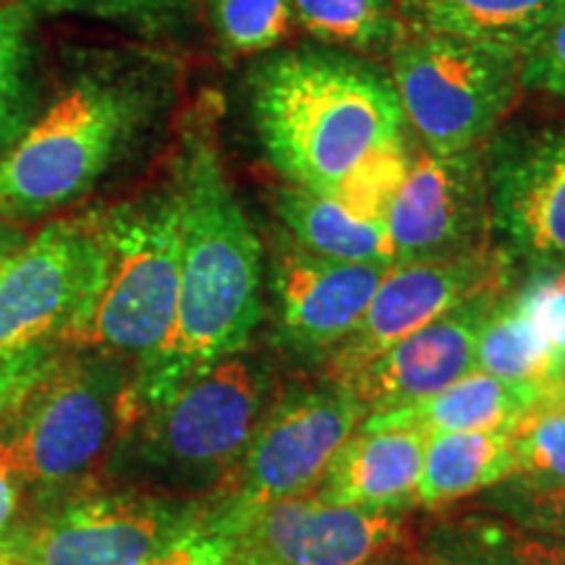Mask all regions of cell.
<instances>
[{
    "label": "cell",
    "instance_id": "obj_1",
    "mask_svg": "<svg viewBox=\"0 0 565 565\" xmlns=\"http://www.w3.org/2000/svg\"><path fill=\"white\" fill-rule=\"evenodd\" d=\"M210 118L194 116L171 160L181 228V286L173 333L134 372L129 416L162 404L217 359L249 349L263 320V246L225 175Z\"/></svg>",
    "mask_w": 565,
    "mask_h": 565
},
{
    "label": "cell",
    "instance_id": "obj_2",
    "mask_svg": "<svg viewBox=\"0 0 565 565\" xmlns=\"http://www.w3.org/2000/svg\"><path fill=\"white\" fill-rule=\"evenodd\" d=\"M175 95L168 58L84 51L0 158V223L24 225L82 202L162 124Z\"/></svg>",
    "mask_w": 565,
    "mask_h": 565
},
{
    "label": "cell",
    "instance_id": "obj_3",
    "mask_svg": "<svg viewBox=\"0 0 565 565\" xmlns=\"http://www.w3.org/2000/svg\"><path fill=\"white\" fill-rule=\"evenodd\" d=\"M252 113L275 171L315 194H333L359 166L404 141L393 82L341 53L265 61L252 74Z\"/></svg>",
    "mask_w": 565,
    "mask_h": 565
},
{
    "label": "cell",
    "instance_id": "obj_4",
    "mask_svg": "<svg viewBox=\"0 0 565 565\" xmlns=\"http://www.w3.org/2000/svg\"><path fill=\"white\" fill-rule=\"evenodd\" d=\"M273 370L238 351L189 377L171 398L124 422L103 479L202 500L223 484L273 404Z\"/></svg>",
    "mask_w": 565,
    "mask_h": 565
},
{
    "label": "cell",
    "instance_id": "obj_5",
    "mask_svg": "<svg viewBox=\"0 0 565 565\" xmlns=\"http://www.w3.org/2000/svg\"><path fill=\"white\" fill-rule=\"evenodd\" d=\"M134 366L100 351L63 349L0 416L19 482L34 508L100 487L129 416Z\"/></svg>",
    "mask_w": 565,
    "mask_h": 565
},
{
    "label": "cell",
    "instance_id": "obj_6",
    "mask_svg": "<svg viewBox=\"0 0 565 565\" xmlns=\"http://www.w3.org/2000/svg\"><path fill=\"white\" fill-rule=\"evenodd\" d=\"M105 273L71 349L150 366L173 333L181 286V228L171 186L100 210Z\"/></svg>",
    "mask_w": 565,
    "mask_h": 565
},
{
    "label": "cell",
    "instance_id": "obj_7",
    "mask_svg": "<svg viewBox=\"0 0 565 565\" xmlns=\"http://www.w3.org/2000/svg\"><path fill=\"white\" fill-rule=\"evenodd\" d=\"M202 519L194 498L89 487L19 519L0 553L21 565H147L202 532Z\"/></svg>",
    "mask_w": 565,
    "mask_h": 565
},
{
    "label": "cell",
    "instance_id": "obj_8",
    "mask_svg": "<svg viewBox=\"0 0 565 565\" xmlns=\"http://www.w3.org/2000/svg\"><path fill=\"white\" fill-rule=\"evenodd\" d=\"M366 408L338 385L294 387L275 398L244 456L204 503L202 532L228 536L259 508L320 487Z\"/></svg>",
    "mask_w": 565,
    "mask_h": 565
},
{
    "label": "cell",
    "instance_id": "obj_9",
    "mask_svg": "<svg viewBox=\"0 0 565 565\" xmlns=\"http://www.w3.org/2000/svg\"><path fill=\"white\" fill-rule=\"evenodd\" d=\"M393 87L427 152L479 150L521 87V55L445 34L404 32L393 45Z\"/></svg>",
    "mask_w": 565,
    "mask_h": 565
},
{
    "label": "cell",
    "instance_id": "obj_10",
    "mask_svg": "<svg viewBox=\"0 0 565 565\" xmlns=\"http://www.w3.org/2000/svg\"><path fill=\"white\" fill-rule=\"evenodd\" d=\"M105 273L100 210L55 217L0 270V362L40 345H71Z\"/></svg>",
    "mask_w": 565,
    "mask_h": 565
},
{
    "label": "cell",
    "instance_id": "obj_11",
    "mask_svg": "<svg viewBox=\"0 0 565 565\" xmlns=\"http://www.w3.org/2000/svg\"><path fill=\"white\" fill-rule=\"evenodd\" d=\"M511 288V254L479 249L433 263L391 265L362 322L328 353L324 383L341 385L406 335L454 312L466 301Z\"/></svg>",
    "mask_w": 565,
    "mask_h": 565
},
{
    "label": "cell",
    "instance_id": "obj_12",
    "mask_svg": "<svg viewBox=\"0 0 565 565\" xmlns=\"http://www.w3.org/2000/svg\"><path fill=\"white\" fill-rule=\"evenodd\" d=\"M246 565H385L412 547L404 513L303 492L259 508L228 534Z\"/></svg>",
    "mask_w": 565,
    "mask_h": 565
},
{
    "label": "cell",
    "instance_id": "obj_13",
    "mask_svg": "<svg viewBox=\"0 0 565 565\" xmlns=\"http://www.w3.org/2000/svg\"><path fill=\"white\" fill-rule=\"evenodd\" d=\"M393 265L433 263L490 246V175L479 150L424 152L387 210Z\"/></svg>",
    "mask_w": 565,
    "mask_h": 565
},
{
    "label": "cell",
    "instance_id": "obj_14",
    "mask_svg": "<svg viewBox=\"0 0 565 565\" xmlns=\"http://www.w3.org/2000/svg\"><path fill=\"white\" fill-rule=\"evenodd\" d=\"M492 228L534 270L565 265V129L500 141L487 166Z\"/></svg>",
    "mask_w": 565,
    "mask_h": 565
},
{
    "label": "cell",
    "instance_id": "obj_15",
    "mask_svg": "<svg viewBox=\"0 0 565 565\" xmlns=\"http://www.w3.org/2000/svg\"><path fill=\"white\" fill-rule=\"evenodd\" d=\"M500 296L505 294L479 296L437 317L404 341L393 343L338 387L353 393L366 414L433 398L466 374L477 372L479 328Z\"/></svg>",
    "mask_w": 565,
    "mask_h": 565
},
{
    "label": "cell",
    "instance_id": "obj_16",
    "mask_svg": "<svg viewBox=\"0 0 565 565\" xmlns=\"http://www.w3.org/2000/svg\"><path fill=\"white\" fill-rule=\"evenodd\" d=\"M387 265L338 263L303 249L275 259L282 341L301 353H330L362 322Z\"/></svg>",
    "mask_w": 565,
    "mask_h": 565
},
{
    "label": "cell",
    "instance_id": "obj_17",
    "mask_svg": "<svg viewBox=\"0 0 565 565\" xmlns=\"http://www.w3.org/2000/svg\"><path fill=\"white\" fill-rule=\"evenodd\" d=\"M427 435L416 429H362L333 456L315 487L330 503L404 513L416 505Z\"/></svg>",
    "mask_w": 565,
    "mask_h": 565
},
{
    "label": "cell",
    "instance_id": "obj_18",
    "mask_svg": "<svg viewBox=\"0 0 565 565\" xmlns=\"http://www.w3.org/2000/svg\"><path fill=\"white\" fill-rule=\"evenodd\" d=\"M540 398V385L471 372L445 391L387 412L366 414L362 429H416L422 435L511 429Z\"/></svg>",
    "mask_w": 565,
    "mask_h": 565
},
{
    "label": "cell",
    "instance_id": "obj_19",
    "mask_svg": "<svg viewBox=\"0 0 565 565\" xmlns=\"http://www.w3.org/2000/svg\"><path fill=\"white\" fill-rule=\"evenodd\" d=\"M565 0H401L406 32H429L524 53Z\"/></svg>",
    "mask_w": 565,
    "mask_h": 565
},
{
    "label": "cell",
    "instance_id": "obj_20",
    "mask_svg": "<svg viewBox=\"0 0 565 565\" xmlns=\"http://www.w3.org/2000/svg\"><path fill=\"white\" fill-rule=\"evenodd\" d=\"M275 210L303 252L338 263L393 265L387 225L356 217L333 194L286 186L278 192Z\"/></svg>",
    "mask_w": 565,
    "mask_h": 565
},
{
    "label": "cell",
    "instance_id": "obj_21",
    "mask_svg": "<svg viewBox=\"0 0 565 565\" xmlns=\"http://www.w3.org/2000/svg\"><path fill=\"white\" fill-rule=\"evenodd\" d=\"M424 557L443 565H565V540L526 532L477 508L437 521Z\"/></svg>",
    "mask_w": 565,
    "mask_h": 565
},
{
    "label": "cell",
    "instance_id": "obj_22",
    "mask_svg": "<svg viewBox=\"0 0 565 565\" xmlns=\"http://www.w3.org/2000/svg\"><path fill=\"white\" fill-rule=\"evenodd\" d=\"M513 477L508 429L429 435L416 505L443 508Z\"/></svg>",
    "mask_w": 565,
    "mask_h": 565
},
{
    "label": "cell",
    "instance_id": "obj_23",
    "mask_svg": "<svg viewBox=\"0 0 565 565\" xmlns=\"http://www.w3.org/2000/svg\"><path fill=\"white\" fill-rule=\"evenodd\" d=\"M563 353L536 330L515 294L500 296L477 335V370L513 383L545 385Z\"/></svg>",
    "mask_w": 565,
    "mask_h": 565
},
{
    "label": "cell",
    "instance_id": "obj_24",
    "mask_svg": "<svg viewBox=\"0 0 565 565\" xmlns=\"http://www.w3.org/2000/svg\"><path fill=\"white\" fill-rule=\"evenodd\" d=\"M40 108L34 13L21 0H0V158L17 145Z\"/></svg>",
    "mask_w": 565,
    "mask_h": 565
},
{
    "label": "cell",
    "instance_id": "obj_25",
    "mask_svg": "<svg viewBox=\"0 0 565 565\" xmlns=\"http://www.w3.org/2000/svg\"><path fill=\"white\" fill-rule=\"evenodd\" d=\"M296 24L353 53L387 51L404 38L401 0H288Z\"/></svg>",
    "mask_w": 565,
    "mask_h": 565
},
{
    "label": "cell",
    "instance_id": "obj_26",
    "mask_svg": "<svg viewBox=\"0 0 565 565\" xmlns=\"http://www.w3.org/2000/svg\"><path fill=\"white\" fill-rule=\"evenodd\" d=\"M34 17H92L147 38H175L196 19V0H21Z\"/></svg>",
    "mask_w": 565,
    "mask_h": 565
},
{
    "label": "cell",
    "instance_id": "obj_27",
    "mask_svg": "<svg viewBox=\"0 0 565 565\" xmlns=\"http://www.w3.org/2000/svg\"><path fill=\"white\" fill-rule=\"evenodd\" d=\"M513 477L534 482H565V404L540 395L536 404L508 429Z\"/></svg>",
    "mask_w": 565,
    "mask_h": 565
},
{
    "label": "cell",
    "instance_id": "obj_28",
    "mask_svg": "<svg viewBox=\"0 0 565 565\" xmlns=\"http://www.w3.org/2000/svg\"><path fill=\"white\" fill-rule=\"evenodd\" d=\"M294 21L288 0H212V24L231 55L273 51L291 38Z\"/></svg>",
    "mask_w": 565,
    "mask_h": 565
},
{
    "label": "cell",
    "instance_id": "obj_29",
    "mask_svg": "<svg viewBox=\"0 0 565 565\" xmlns=\"http://www.w3.org/2000/svg\"><path fill=\"white\" fill-rule=\"evenodd\" d=\"M479 511L500 515L526 532L565 540V482H534L526 477H508L490 487L477 503Z\"/></svg>",
    "mask_w": 565,
    "mask_h": 565
},
{
    "label": "cell",
    "instance_id": "obj_30",
    "mask_svg": "<svg viewBox=\"0 0 565 565\" xmlns=\"http://www.w3.org/2000/svg\"><path fill=\"white\" fill-rule=\"evenodd\" d=\"M521 87L565 100V3L521 53Z\"/></svg>",
    "mask_w": 565,
    "mask_h": 565
},
{
    "label": "cell",
    "instance_id": "obj_31",
    "mask_svg": "<svg viewBox=\"0 0 565 565\" xmlns=\"http://www.w3.org/2000/svg\"><path fill=\"white\" fill-rule=\"evenodd\" d=\"M542 335L565 353V265L534 270L532 280L515 294Z\"/></svg>",
    "mask_w": 565,
    "mask_h": 565
},
{
    "label": "cell",
    "instance_id": "obj_32",
    "mask_svg": "<svg viewBox=\"0 0 565 565\" xmlns=\"http://www.w3.org/2000/svg\"><path fill=\"white\" fill-rule=\"evenodd\" d=\"M147 565H246L231 536L196 532Z\"/></svg>",
    "mask_w": 565,
    "mask_h": 565
},
{
    "label": "cell",
    "instance_id": "obj_33",
    "mask_svg": "<svg viewBox=\"0 0 565 565\" xmlns=\"http://www.w3.org/2000/svg\"><path fill=\"white\" fill-rule=\"evenodd\" d=\"M21 492L24 487L19 482L17 466H13L11 450L0 440V542L13 532L19 524L21 513Z\"/></svg>",
    "mask_w": 565,
    "mask_h": 565
},
{
    "label": "cell",
    "instance_id": "obj_34",
    "mask_svg": "<svg viewBox=\"0 0 565 565\" xmlns=\"http://www.w3.org/2000/svg\"><path fill=\"white\" fill-rule=\"evenodd\" d=\"M26 238L30 236H26L21 225L0 223V270H3V265L26 244Z\"/></svg>",
    "mask_w": 565,
    "mask_h": 565
},
{
    "label": "cell",
    "instance_id": "obj_35",
    "mask_svg": "<svg viewBox=\"0 0 565 565\" xmlns=\"http://www.w3.org/2000/svg\"><path fill=\"white\" fill-rule=\"evenodd\" d=\"M540 395H545V398L563 401V404H565V353H563L561 362H557L555 372L550 374L547 383L540 385Z\"/></svg>",
    "mask_w": 565,
    "mask_h": 565
},
{
    "label": "cell",
    "instance_id": "obj_36",
    "mask_svg": "<svg viewBox=\"0 0 565 565\" xmlns=\"http://www.w3.org/2000/svg\"><path fill=\"white\" fill-rule=\"evenodd\" d=\"M0 565H21V563H17V561H11V557H6L3 553H0Z\"/></svg>",
    "mask_w": 565,
    "mask_h": 565
},
{
    "label": "cell",
    "instance_id": "obj_37",
    "mask_svg": "<svg viewBox=\"0 0 565 565\" xmlns=\"http://www.w3.org/2000/svg\"><path fill=\"white\" fill-rule=\"evenodd\" d=\"M416 565H443V563H435V561H427V557H424L422 563H416Z\"/></svg>",
    "mask_w": 565,
    "mask_h": 565
}]
</instances>
